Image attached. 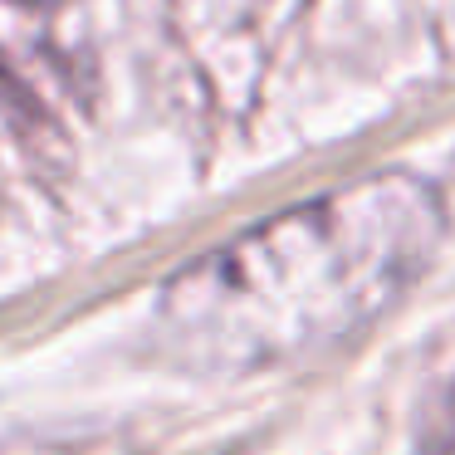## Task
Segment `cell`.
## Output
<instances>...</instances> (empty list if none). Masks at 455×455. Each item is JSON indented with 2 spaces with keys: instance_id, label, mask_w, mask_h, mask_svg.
<instances>
[{
  "instance_id": "cell-1",
  "label": "cell",
  "mask_w": 455,
  "mask_h": 455,
  "mask_svg": "<svg viewBox=\"0 0 455 455\" xmlns=\"http://www.w3.org/2000/svg\"><path fill=\"white\" fill-rule=\"evenodd\" d=\"M445 235L435 191L411 172L353 181L187 265L157 304L172 357L255 372L328 353L396 304Z\"/></svg>"
},
{
  "instance_id": "cell-2",
  "label": "cell",
  "mask_w": 455,
  "mask_h": 455,
  "mask_svg": "<svg viewBox=\"0 0 455 455\" xmlns=\"http://www.w3.org/2000/svg\"><path fill=\"white\" fill-rule=\"evenodd\" d=\"M421 445L426 455H455V367L441 377L421 411Z\"/></svg>"
},
{
  "instance_id": "cell-3",
  "label": "cell",
  "mask_w": 455,
  "mask_h": 455,
  "mask_svg": "<svg viewBox=\"0 0 455 455\" xmlns=\"http://www.w3.org/2000/svg\"><path fill=\"white\" fill-rule=\"evenodd\" d=\"M5 79H11V74H5V60H0V84H5Z\"/></svg>"
},
{
  "instance_id": "cell-4",
  "label": "cell",
  "mask_w": 455,
  "mask_h": 455,
  "mask_svg": "<svg viewBox=\"0 0 455 455\" xmlns=\"http://www.w3.org/2000/svg\"><path fill=\"white\" fill-rule=\"evenodd\" d=\"M25 5H54V0H25Z\"/></svg>"
}]
</instances>
